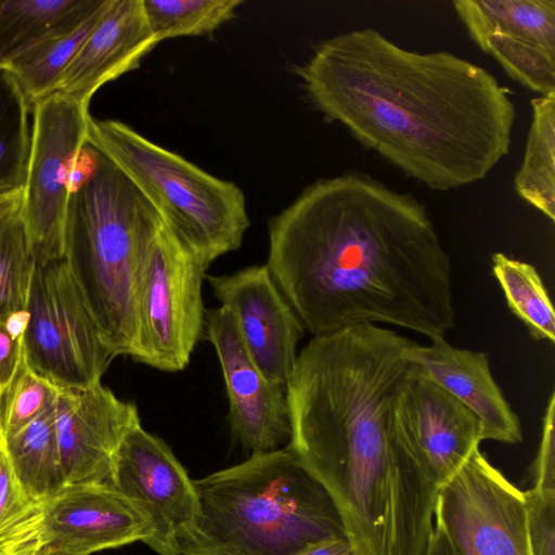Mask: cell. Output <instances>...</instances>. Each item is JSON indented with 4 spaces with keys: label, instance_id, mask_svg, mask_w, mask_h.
I'll use <instances>...</instances> for the list:
<instances>
[{
    "label": "cell",
    "instance_id": "obj_19",
    "mask_svg": "<svg viewBox=\"0 0 555 555\" xmlns=\"http://www.w3.org/2000/svg\"><path fill=\"white\" fill-rule=\"evenodd\" d=\"M105 0H0V68L94 14Z\"/></svg>",
    "mask_w": 555,
    "mask_h": 555
},
{
    "label": "cell",
    "instance_id": "obj_22",
    "mask_svg": "<svg viewBox=\"0 0 555 555\" xmlns=\"http://www.w3.org/2000/svg\"><path fill=\"white\" fill-rule=\"evenodd\" d=\"M104 4L75 29L52 37L16 57L8 67L20 85L28 104L59 90L61 80L85 42Z\"/></svg>",
    "mask_w": 555,
    "mask_h": 555
},
{
    "label": "cell",
    "instance_id": "obj_28",
    "mask_svg": "<svg viewBox=\"0 0 555 555\" xmlns=\"http://www.w3.org/2000/svg\"><path fill=\"white\" fill-rule=\"evenodd\" d=\"M56 390V385L28 365L23 350L15 375L0 393L3 438L15 434L49 409L55 401Z\"/></svg>",
    "mask_w": 555,
    "mask_h": 555
},
{
    "label": "cell",
    "instance_id": "obj_34",
    "mask_svg": "<svg viewBox=\"0 0 555 555\" xmlns=\"http://www.w3.org/2000/svg\"><path fill=\"white\" fill-rule=\"evenodd\" d=\"M426 555H453L444 534L436 526Z\"/></svg>",
    "mask_w": 555,
    "mask_h": 555
},
{
    "label": "cell",
    "instance_id": "obj_33",
    "mask_svg": "<svg viewBox=\"0 0 555 555\" xmlns=\"http://www.w3.org/2000/svg\"><path fill=\"white\" fill-rule=\"evenodd\" d=\"M23 190L0 194V224L18 214Z\"/></svg>",
    "mask_w": 555,
    "mask_h": 555
},
{
    "label": "cell",
    "instance_id": "obj_6",
    "mask_svg": "<svg viewBox=\"0 0 555 555\" xmlns=\"http://www.w3.org/2000/svg\"><path fill=\"white\" fill-rule=\"evenodd\" d=\"M23 348L34 371L52 384L68 388L101 383L115 359L64 258L36 263Z\"/></svg>",
    "mask_w": 555,
    "mask_h": 555
},
{
    "label": "cell",
    "instance_id": "obj_1",
    "mask_svg": "<svg viewBox=\"0 0 555 555\" xmlns=\"http://www.w3.org/2000/svg\"><path fill=\"white\" fill-rule=\"evenodd\" d=\"M268 236L266 264L312 336L388 324L433 339L455 325L450 256L411 194L358 171L319 179Z\"/></svg>",
    "mask_w": 555,
    "mask_h": 555
},
{
    "label": "cell",
    "instance_id": "obj_18",
    "mask_svg": "<svg viewBox=\"0 0 555 555\" xmlns=\"http://www.w3.org/2000/svg\"><path fill=\"white\" fill-rule=\"evenodd\" d=\"M158 43L142 0H107L56 92L89 104L102 86L139 68Z\"/></svg>",
    "mask_w": 555,
    "mask_h": 555
},
{
    "label": "cell",
    "instance_id": "obj_24",
    "mask_svg": "<svg viewBox=\"0 0 555 555\" xmlns=\"http://www.w3.org/2000/svg\"><path fill=\"white\" fill-rule=\"evenodd\" d=\"M492 272L511 312L535 340L555 341V313L547 289L535 268L503 253L491 256Z\"/></svg>",
    "mask_w": 555,
    "mask_h": 555
},
{
    "label": "cell",
    "instance_id": "obj_11",
    "mask_svg": "<svg viewBox=\"0 0 555 555\" xmlns=\"http://www.w3.org/2000/svg\"><path fill=\"white\" fill-rule=\"evenodd\" d=\"M473 41L515 81L555 93V0H456Z\"/></svg>",
    "mask_w": 555,
    "mask_h": 555
},
{
    "label": "cell",
    "instance_id": "obj_5",
    "mask_svg": "<svg viewBox=\"0 0 555 555\" xmlns=\"http://www.w3.org/2000/svg\"><path fill=\"white\" fill-rule=\"evenodd\" d=\"M87 143L120 169L166 229L207 264L241 247L250 221L237 184L205 171L119 120L90 116Z\"/></svg>",
    "mask_w": 555,
    "mask_h": 555
},
{
    "label": "cell",
    "instance_id": "obj_29",
    "mask_svg": "<svg viewBox=\"0 0 555 555\" xmlns=\"http://www.w3.org/2000/svg\"><path fill=\"white\" fill-rule=\"evenodd\" d=\"M531 555H555V491L524 492Z\"/></svg>",
    "mask_w": 555,
    "mask_h": 555
},
{
    "label": "cell",
    "instance_id": "obj_12",
    "mask_svg": "<svg viewBox=\"0 0 555 555\" xmlns=\"http://www.w3.org/2000/svg\"><path fill=\"white\" fill-rule=\"evenodd\" d=\"M204 334L220 364L232 436L253 452L281 449L291 438L286 387L262 373L225 307L206 310Z\"/></svg>",
    "mask_w": 555,
    "mask_h": 555
},
{
    "label": "cell",
    "instance_id": "obj_16",
    "mask_svg": "<svg viewBox=\"0 0 555 555\" xmlns=\"http://www.w3.org/2000/svg\"><path fill=\"white\" fill-rule=\"evenodd\" d=\"M43 503L48 555H91L147 538L146 518L109 482L66 485Z\"/></svg>",
    "mask_w": 555,
    "mask_h": 555
},
{
    "label": "cell",
    "instance_id": "obj_26",
    "mask_svg": "<svg viewBox=\"0 0 555 555\" xmlns=\"http://www.w3.org/2000/svg\"><path fill=\"white\" fill-rule=\"evenodd\" d=\"M149 25L160 43L178 37L214 34L237 13L243 0H142Z\"/></svg>",
    "mask_w": 555,
    "mask_h": 555
},
{
    "label": "cell",
    "instance_id": "obj_35",
    "mask_svg": "<svg viewBox=\"0 0 555 555\" xmlns=\"http://www.w3.org/2000/svg\"><path fill=\"white\" fill-rule=\"evenodd\" d=\"M3 444H4V438H3L1 426H0V449L3 447Z\"/></svg>",
    "mask_w": 555,
    "mask_h": 555
},
{
    "label": "cell",
    "instance_id": "obj_25",
    "mask_svg": "<svg viewBox=\"0 0 555 555\" xmlns=\"http://www.w3.org/2000/svg\"><path fill=\"white\" fill-rule=\"evenodd\" d=\"M29 108L14 76L0 68V194L24 188L31 141Z\"/></svg>",
    "mask_w": 555,
    "mask_h": 555
},
{
    "label": "cell",
    "instance_id": "obj_4",
    "mask_svg": "<svg viewBox=\"0 0 555 555\" xmlns=\"http://www.w3.org/2000/svg\"><path fill=\"white\" fill-rule=\"evenodd\" d=\"M198 514L180 555H297L345 537L325 488L287 448L193 480Z\"/></svg>",
    "mask_w": 555,
    "mask_h": 555
},
{
    "label": "cell",
    "instance_id": "obj_31",
    "mask_svg": "<svg viewBox=\"0 0 555 555\" xmlns=\"http://www.w3.org/2000/svg\"><path fill=\"white\" fill-rule=\"evenodd\" d=\"M26 311L0 322V393L16 373L23 357V332Z\"/></svg>",
    "mask_w": 555,
    "mask_h": 555
},
{
    "label": "cell",
    "instance_id": "obj_20",
    "mask_svg": "<svg viewBox=\"0 0 555 555\" xmlns=\"http://www.w3.org/2000/svg\"><path fill=\"white\" fill-rule=\"evenodd\" d=\"M531 107V125L514 188L524 201L554 222L555 93L532 99Z\"/></svg>",
    "mask_w": 555,
    "mask_h": 555
},
{
    "label": "cell",
    "instance_id": "obj_27",
    "mask_svg": "<svg viewBox=\"0 0 555 555\" xmlns=\"http://www.w3.org/2000/svg\"><path fill=\"white\" fill-rule=\"evenodd\" d=\"M35 267L17 214L0 224V322L26 311Z\"/></svg>",
    "mask_w": 555,
    "mask_h": 555
},
{
    "label": "cell",
    "instance_id": "obj_9",
    "mask_svg": "<svg viewBox=\"0 0 555 555\" xmlns=\"http://www.w3.org/2000/svg\"><path fill=\"white\" fill-rule=\"evenodd\" d=\"M435 526L453 555H531L524 492L480 449L439 487Z\"/></svg>",
    "mask_w": 555,
    "mask_h": 555
},
{
    "label": "cell",
    "instance_id": "obj_14",
    "mask_svg": "<svg viewBox=\"0 0 555 555\" xmlns=\"http://www.w3.org/2000/svg\"><path fill=\"white\" fill-rule=\"evenodd\" d=\"M220 306L230 310L256 364L272 382L286 387L305 328L267 264L222 275H206Z\"/></svg>",
    "mask_w": 555,
    "mask_h": 555
},
{
    "label": "cell",
    "instance_id": "obj_2",
    "mask_svg": "<svg viewBox=\"0 0 555 555\" xmlns=\"http://www.w3.org/2000/svg\"><path fill=\"white\" fill-rule=\"evenodd\" d=\"M294 72L327 122L431 190L481 181L508 154L509 90L449 51H410L365 27L321 41Z\"/></svg>",
    "mask_w": 555,
    "mask_h": 555
},
{
    "label": "cell",
    "instance_id": "obj_10",
    "mask_svg": "<svg viewBox=\"0 0 555 555\" xmlns=\"http://www.w3.org/2000/svg\"><path fill=\"white\" fill-rule=\"evenodd\" d=\"M147 521L144 544L159 555H180L179 541L192 529L198 500L188 472L160 438L141 422L120 442L108 481Z\"/></svg>",
    "mask_w": 555,
    "mask_h": 555
},
{
    "label": "cell",
    "instance_id": "obj_7",
    "mask_svg": "<svg viewBox=\"0 0 555 555\" xmlns=\"http://www.w3.org/2000/svg\"><path fill=\"white\" fill-rule=\"evenodd\" d=\"M208 267L164 227L140 278L134 361L165 372L188 366L204 334Z\"/></svg>",
    "mask_w": 555,
    "mask_h": 555
},
{
    "label": "cell",
    "instance_id": "obj_8",
    "mask_svg": "<svg viewBox=\"0 0 555 555\" xmlns=\"http://www.w3.org/2000/svg\"><path fill=\"white\" fill-rule=\"evenodd\" d=\"M89 104L54 92L33 105L26 179L18 210L36 263L64 258L72 179L87 143Z\"/></svg>",
    "mask_w": 555,
    "mask_h": 555
},
{
    "label": "cell",
    "instance_id": "obj_23",
    "mask_svg": "<svg viewBox=\"0 0 555 555\" xmlns=\"http://www.w3.org/2000/svg\"><path fill=\"white\" fill-rule=\"evenodd\" d=\"M44 503L17 478L0 449V555H37L44 547Z\"/></svg>",
    "mask_w": 555,
    "mask_h": 555
},
{
    "label": "cell",
    "instance_id": "obj_36",
    "mask_svg": "<svg viewBox=\"0 0 555 555\" xmlns=\"http://www.w3.org/2000/svg\"><path fill=\"white\" fill-rule=\"evenodd\" d=\"M37 555H48V554H46L44 552H42V551H41V552H40V553H38Z\"/></svg>",
    "mask_w": 555,
    "mask_h": 555
},
{
    "label": "cell",
    "instance_id": "obj_17",
    "mask_svg": "<svg viewBox=\"0 0 555 555\" xmlns=\"http://www.w3.org/2000/svg\"><path fill=\"white\" fill-rule=\"evenodd\" d=\"M402 356L479 418L482 440L522 441L520 420L492 376L487 352L457 348L437 337L428 345L411 340Z\"/></svg>",
    "mask_w": 555,
    "mask_h": 555
},
{
    "label": "cell",
    "instance_id": "obj_32",
    "mask_svg": "<svg viewBox=\"0 0 555 555\" xmlns=\"http://www.w3.org/2000/svg\"><path fill=\"white\" fill-rule=\"evenodd\" d=\"M297 555H354L346 537H335L317 542Z\"/></svg>",
    "mask_w": 555,
    "mask_h": 555
},
{
    "label": "cell",
    "instance_id": "obj_15",
    "mask_svg": "<svg viewBox=\"0 0 555 555\" xmlns=\"http://www.w3.org/2000/svg\"><path fill=\"white\" fill-rule=\"evenodd\" d=\"M54 421L64 486L108 482L120 442L141 422L137 405L119 399L102 383L57 386Z\"/></svg>",
    "mask_w": 555,
    "mask_h": 555
},
{
    "label": "cell",
    "instance_id": "obj_3",
    "mask_svg": "<svg viewBox=\"0 0 555 555\" xmlns=\"http://www.w3.org/2000/svg\"><path fill=\"white\" fill-rule=\"evenodd\" d=\"M164 227L120 169L86 143L72 179L64 259L115 358L135 357L140 278Z\"/></svg>",
    "mask_w": 555,
    "mask_h": 555
},
{
    "label": "cell",
    "instance_id": "obj_21",
    "mask_svg": "<svg viewBox=\"0 0 555 555\" xmlns=\"http://www.w3.org/2000/svg\"><path fill=\"white\" fill-rule=\"evenodd\" d=\"M3 447L17 478L35 498L44 501L64 487L54 403L5 438Z\"/></svg>",
    "mask_w": 555,
    "mask_h": 555
},
{
    "label": "cell",
    "instance_id": "obj_30",
    "mask_svg": "<svg viewBox=\"0 0 555 555\" xmlns=\"http://www.w3.org/2000/svg\"><path fill=\"white\" fill-rule=\"evenodd\" d=\"M533 489L555 491V392L552 391L542 421L539 450L532 464Z\"/></svg>",
    "mask_w": 555,
    "mask_h": 555
},
{
    "label": "cell",
    "instance_id": "obj_13",
    "mask_svg": "<svg viewBox=\"0 0 555 555\" xmlns=\"http://www.w3.org/2000/svg\"><path fill=\"white\" fill-rule=\"evenodd\" d=\"M391 416L396 434L438 488L480 449L479 418L413 363L397 393Z\"/></svg>",
    "mask_w": 555,
    "mask_h": 555
}]
</instances>
